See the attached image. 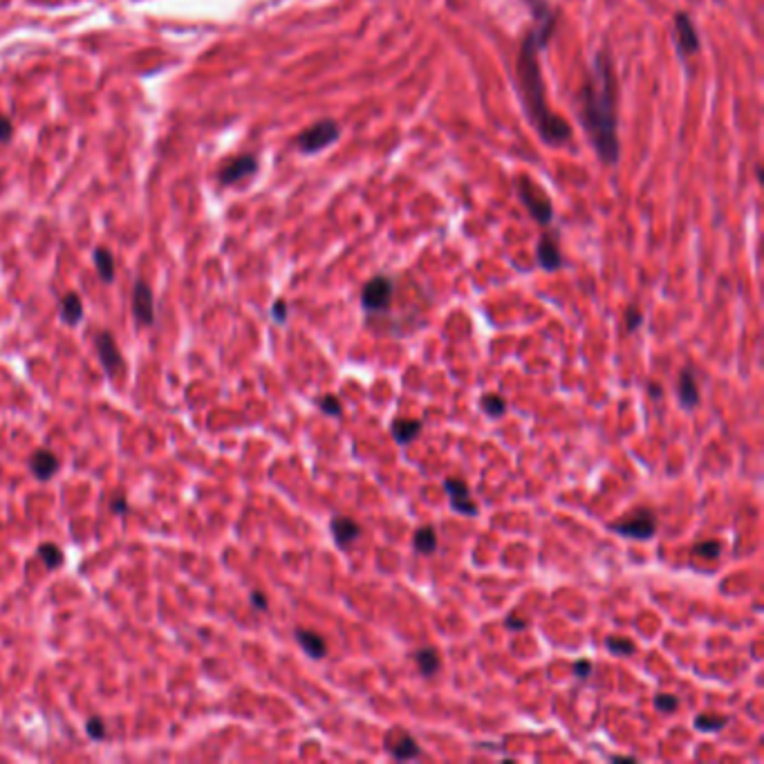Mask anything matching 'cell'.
Segmentation results:
<instances>
[{
	"mask_svg": "<svg viewBox=\"0 0 764 764\" xmlns=\"http://www.w3.org/2000/svg\"><path fill=\"white\" fill-rule=\"evenodd\" d=\"M533 27L524 36L516 63V83L520 92L524 113H527L531 126L540 135V139L549 146H560L572 137L570 124L563 117L554 115L545 99V83H542L538 54L547 47L551 34L556 27V16L547 0H531Z\"/></svg>",
	"mask_w": 764,
	"mask_h": 764,
	"instance_id": "6da1fadb",
	"label": "cell"
},
{
	"mask_svg": "<svg viewBox=\"0 0 764 764\" xmlns=\"http://www.w3.org/2000/svg\"><path fill=\"white\" fill-rule=\"evenodd\" d=\"M579 117L599 159L603 164L614 166L618 162V155H621L616 135V81L612 61L603 49L594 58L592 72L583 79Z\"/></svg>",
	"mask_w": 764,
	"mask_h": 764,
	"instance_id": "7a4b0ae2",
	"label": "cell"
},
{
	"mask_svg": "<svg viewBox=\"0 0 764 764\" xmlns=\"http://www.w3.org/2000/svg\"><path fill=\"white\" fill-rule=\"evenodd\" d=\"M516 193L520 202L524 205V209L529 211V216L536 220L540 224H549L551 218H554V207H551V200L547 198L545 193H542L533 180H527V177H520V180L516 182Z\"/></svg>",
	"mask_w": 764,
	"mask_h": 764,
	"instance_id": "3957f363",
	"label": "cell"
},
{
	"mask_svg": "<svg viewBox=\"0 0 764 764\" xmlns=\"http://www.w3.org/2000/svg\"><path fill=\"white\" fill-rule=\"evenodd\" d=\"M338 135H341V128H338V124L334 119H321V121L310 126L308 130H303L299 137H296V148L301 152H308V155H314V152L323 150L329 143H334L338 139Z\"/></svg>",
	"mask_w": 764,
	"mask_h": 764,
	"instance_id": "277c9868",
	"label": "cell"
},
{
	"mask_svg": "<svg viewBox=\"0 0 764 764\" xmlns=\"http://www.w3.org/2000/svg\"><path fill=\"white\" fill-rule=\"evenodd\" d=\"M610 529L630 540H650L657 533V516L652 513L650 509H639V511H634L627 520L612 522Z\"/></svg>",
	"mask_w": 764,
	"mask_h": 764,
	"instance_id": "5b68a950",
	"label": "cell"
},
{
	"mask_svg": "<svg viewBox=\"0 0 764 764\" xmlns=\"http://www.w3.org/2000/svg\"><path fill=\"white\" fill-rule=\"evenodd\" d=\"M390 301H393V280L388 276H375L361 292V305L366 312H384Z\"/></svg>",
	"mask_w": 764,
	"mask_h": 764,
	"instance_id": "8992f818",
	"label": "cell"
},
{
	"mask_svg": "<svg viewBox=\"0 0 764 764\" xmlns=\"http://www.w3.org/2000/svg\"><path fill=\"white\" fill-rule=\"evenodd\" d=\"M95 347H97V354H99V361L104 370L108 372L110 377H119L121 372L126 370V361L121 352H119V345L115 341V336L108 332V329H101L95 338Z\"/></svg>",
	"mask_w": 764,
	"mask_h": 764,
	"instance_id": "52a82bcc",
	"label": "cell"
},
{
	"mask_svg": "<svg viewBox=\"0 0 764 764\" xmlns=\"http://www.w3.org/2000/svg\"><path fill=\"white\" fill-rule=\"evenodd\" d=\"M675 40H677V52L679 56H691L699 49V34L695 30L691 16L686 12L675 14Z\"/></svg>",
	"mask_w": 764,
	"mask_h": 764,
	"instance_id": "ba28073f",
	"label": "cell"
},
{
	"mask_svg": "<svg viewBox=\"0 0 764 764\" xmlns=\"http://www.w3.org/2000/svg\"><path fill=\"white\" fill-rule=\"evenodd\" d=\"M132 314H135V319H137V323H141V325L155 323V299H152V290L143 283V280H137V283H135Z\"/></svg>",
	"mask_w": 764,
	"mask_h": 764,
	"instance_id": "9c48e42d",
	"label": "cell"
},
{
	"mask_svg": "<svg viewBox=\"0 0 764 764\" xmlns=\"http://www.w3.org/2000/svg\"><path fill=\"white\" fill-rule=\"evenodd\" d=\"M444 491L448 500H451V507L455 509L457 513H464V516H475L478 513V505L471 500V491H469V485L462 480V478H448L444 480Z\"/></svg>",
	"mask_w": 764,
	"mask_h": 764,
	"instance_id": "30bf717a",
	"label": "cell"
},
{
	"mask_svg": "<svg viewBox=\"0 0 764 764\" xmlns=\"http://www.w3.org/2000/svg\"><path fill=\"white\" fill-rule=\"evenodd\" d=\"M258 171V159L253 155H238L233 159H229V162L220 168V182L224 186L227 184H233V182H240L244 177H249Z\"/></svg>",
	"mask_w": 764,
	"mask_h": 764,
	"instance_id": "8fae6325",
	"label": "cell"
},
{
	"mask_svg": "<svg viewBox=\"0 0 764 764\" xmlns=\"http://www.w3.org/2000/svg\"><path fill=\"white\" fill-rule=\"evenodd\" d=\"M329 529H332L334 542L341 549H345L347 545H352V542L361 536V524L356 520H352V518H347V516H334L332 522H329Z\"/></svg>",
	"mask_w": 764,
	"mask_h": 764,
	"instance_id": "7c38bea8",
	"label": "cell"
},
{
	"mask_svg": "<svg viewBox=\"0 0 764 764\" xmlns=\"http://www.w3.org/2000/svg\"><path fill=\"white\" fill-rule=\"evenodd\" d=\"M536 258H538V265L545 271H558L563 267V256H560L554 235L545 233L540 238V242L536 247Z\"/></svg>",
	"mask_w": 764,
	"mask_h": 764,
	"instance_id": "4fadbf2b",
	"label": "cell"
},
{
	"mask_svg": "<svg viewBox=\"0 0 764 764\" xmlns=\"http://www.w3.org/2000/svg\"><path fill=\"white\" fill-rule=\"evenodd\" d=\"M30 471L34 473V478L47 482L58 471V457L47 448H38L30 457Z\"/></svg>",
	"mask_w": 764,
	"mask_h": 764,
	"instance_id": "5bb4252c",
	"label": "cell"
},
{
	"mask_svg": "<svg viewBox=\"0 0 764 764\" xmlns=\"http://www.w3.org/2000/svg\"><path fill=\"white\" fill-rule=\"evenodd\" d=\"M386 749L390 751V755H393L395 760H415L421 755L417 740L408 733H399L397 740L386 737Z\"/></svg>",
	"mask_w": 764,
	"mask_h": 764,
	"instance_id": "9a60e30c",
	"label": "cell"
},
{
	"mask_svg": "<svg viewBox=\"0 0 764 764\" xmlns=\"http://www.w3.org/2000/svg\"><path fill=\"white\" fill-rule=\"evenodd\" d=\"M294 636H296V641H299V646L308 652L312 659H323L327 655V643L319 632L299 627V630L294 632Z\"/></svg>",
	"mask_w": 764,
	"mask_h": 764,
	"instance_id": "2e32d148",
	"label": "cell"
},
{
	"mask_svg": "<svg viewBox=\"0 0 764 764\" xmlns=\"http://www.w3.org/2000/svg\"><path fill=\"white\" fill-rule=\"evenodd\" d=\"M677 393H679V402H682L684 408H695V406L699 404V388H697V381H695L691 368L682 370V375H679Z\"/></svg>",
	"mask_w": 764,
	"mask_h": 764,
	"instance_id": "e0dca14e",
	"label": "cell"
},
{
	"mask_svg": "<svg viewBox=\"0 0 764 764\" xmlns=\"http://www.w3.org/2000/svg\"><path fill=\"white\" fill-rule=\"evenodd\" d=\"M390 432H393V437L397 444H410V441L417 439V435L421 432V421L419 419H395L393 426H390Z\"/></svg>",
	"mask_w": 764,
	"mask_h": 764,
	"instance_id": "ac0fdd59",
	"label": "cell"
},
{
	"mask_svg": "<svg viewBox=\"0 0 764 764\" xmlns=\"http://www.w3.org/2000/svg\"><path fill=\"white\" fill-rule=\"evenodd\" d=\"M83 316V303L79 299V294H65L61 299V321L67 325H76Z\"/></svg>",
	"mask_w": 764,
	"mask_h": 764,
	"instance_id": "d6986e66",
	"label": "cell"
},
{
	"mask_svg": "<svg viewBox=\"0 0 764 764\" xmlns=\"http://www.w3.org/2000/svg\"><path fill=\"white\" fill-rule=\"evenodd\" d=\"M413 545L424 556L435 554V549H437V533H435V529H432L430 524H426V527H419L417 531H415Z\"/></svg>",
	"mask_w": 764,
	"mask_h": 764,
	"instance_id": "ffe728a7",
	"label": "cell"
},
{
	"mask_svg": "<svg viewBox=\"0 0 764 764\" xmlns=\"http://www.w3.org/2000/svg\"><path fill=\"white\" fill-rule=\"evenodd\" d=\"M415 661H417V668L424 677H432L439 670L441 661L435 648H421L415 652Z\"/></svg>",
	"mask_w": 764,
	"mask_h": 764,
	"instance_id": "44dd1931",
	"label": "cell"
},
{
	"mask_svg": "<svg viewBox=\"0 0 764 764\" xmlns=\"http://www.w3.org/2000/svg\"><path fill=\"white\" fill-rule=\"evenodd\" d=\"M95 267H97L104 283H113L115 280V258H113V253H110L108 249H104V247H99L95 251Z\"/></svg>",
	"mask_w": 764,
	"mask_h": 764,
	"instance_id": "7402d4cb",
	"label": "cell"
},
{
	"mask_svg": "<svg viewBox=\"0 0 764 764\" xmlns=\"http://www.w3.org/2000/svg\"><path fill=\"white\" fill-rule=\"evenodd\" d=\"M38 558L43 560V565L47 570H56V567L63 565V549L54 545V542H43V545H38Z\"/></svg>",
	"mask_w": 764,
	"mask_h": 764,
	"instance_id": "603a6c76",
	"label": "cell"
},
{
	"mask_svg": "<svg viewBox=\"0 0 764 764\" xmlns=\"http://www.w3.org/2000/svg\"><path fill=\"white\" fill-rule=\"evenodd\" d=\"M728 724L726 715H697L695 717V728L702 733H715L721 731Z\"/></svg>",
	"mask_w": 764,
	"mask_h": 764,
	"instance_id": "cb8c5ba5",
	"label": "cell"
},
{
	"mask_svg": "<svg viewBox=\"0 0 764 764\" xmlns=\"http://www.w3.org/2000/svg\"><path fill=\"white\" fill-rule=\"evenodd\" d=\"M605 646L616 657H632L636 652V646L630 639H625V636H607Z\"/></svg>",
	"mask_w": 764,
	"mask_h": 764,
	"instance_id": "d4e9b609",
	"label": "cell"
},
{
	"mask_svg": "<svg viewBox=\"0 0 764 764\" xmlns=\"http://www.w3.org/2000/svg\"><path fill=\"white\" fill-rule=\"evenodd\" d=\"M482 410H485L489 417H502L507 413V402L502 395H485L482 397Z\"/></svg>",
	"mask_w": 764,
	"mask_h": 764,
	"instance_id": "484cf974",
	"label": "cell"
},
{
	"mask_svg": "<svg viewBox=\"0 0 764 764\" xmlns=\"http://www.w3.org/2000/svg\"><path fill=\"white\" fill-rule=\"evenodd\" d=\"M316 404H319V408L323 410L325 415H329V417H341L343 406H341V399H338L336 395H325V397H321Z\"/></svg>",
	"mask_w": 764,
	"mask_h": 764,
	"instance_id": "4316f807",
	"label": "cell"
},
{
	"mask_svg": "<svg viewBox=\"0 0 764 764\" xmlns=\"http://www.w3.org/2000/svg\"><path fill=\"white\" fill-rule=\"evenodd\" d=\"M693 554L695 556H702V558H719L721 554V542L717 540H704V542H697V545L693 547Z\"/></svg>",
	"mask_w": 764,
	"mask_h": 764,
	"instance_id": "83f0119b",
	"label": "cell"
},
{
	"mask_svg": "<svg viewBox=\"0 0 764 764\" xmlns=\"http://www.w3.org/2000/svg\"><path fill=\"white\" fill-rule=\"evenodd\" d=\"M86 733H88V737H92V740H95V742L106 740V735H108V731H106V721L101 719L99 715H92V717L86 721Z\"/></svg>",
	"mask_w": 764,
	"mask_h": 764,
	"instance_id": "f1b7e54d",
	"label": "cell"
},
{
	"mask_svg": "<svg viewBox=\"0 0 764 764\" xmlns=\"http://www.w3.org/2000/svg\"><path fill=\"white\" fill-rule=\"evenodd\" d=\"M641 321H643L641 310L634 308V305H630V308L625 310V332H634V329H639Z\"/></svg>",
	"mask_w": 764,
	"mask_h": 764,
	"instance_id": "f546056e",
	"label": "cell"
},
{
	"mask_svg": "<svg viewBox=\"0 0 764 764\" xmlns=\"http://www.w3.org/2000/svg\"><path fill=\"white\" fill-rule=\"evenodd\" d=\"M655 706H657V710H661V713H673V710L679 706V699L675 697V695L661 693V695H657Z\"/></svg>",
	"mask_w": 764,
	"mask_h": 764,
	"instance_id": "4dcf8cb0",
	"label": "cell"
},
{
	"mask_svg": "<svg viewBox=\"0 0 764 764\" xmlns=\"http://www.w3.org/2000/svg\"><path fill=\"white\" fill-rule=\"evenodd\" d=\"M271 316H274L276 323H285L287 321V303L283 299L274 303V308H271Z\"/></svg>",
	"mask_w": 764,
	"mask_h": 764,
	"instance_id": "1f68e13d",
	"label": "cell"
},
{
	"mask_svg": "<svg viewBox=\"0 0 764 764\" xmlns=\"http://www.w3.org/2000/svg\"><path fill=\"white\" fill-rule=\"evenodd\" d=\"M574 673H576V677L588 679L592 675V661H588V659L576 661V664H574Z\"/></svg>",
	"mask_w": 764,
	"mask_h": 764,
	"instance_id": "d6a6232c",
	"label": "cell"
},
{
	"mask_svg": "<svg viewBox=\"0 0 764 764\" xmlns=\"http://www.w3.org/2000/svg\"><path fill=\"white\" fill-rule=\"evenodd\" d=\"M249 601H251V605L256 607V610H260V612H265V610L269 607V603H267V597L262 592H251V597H249Z\"/></svg>",
	"mask_w": 764,
	"mask_h": 764,
	"instance_id": "836d02e7",
	"label": "cell"
},
{
	"mask_svg": "<svg viewBox=\"0 0 764 764\" xmlns=\"http://www.w3.org/2000/svg\"><path fill=\"white\" fill-rule=\"evenodd\" d=\"M505 625L509 627V630H527L529 627V623L524 621V618H518V616H507V621H505Z\"/></svg>",
	"mask_w": 764,
	"mask_h": 764,
	"instance_id": "e575fe53",
	"label": "cell"
},
{
	"mask_svg": "<svg viewBox=\"0 0 764 764\" xmlns=\"http://www.w3.org/2000/svg\"><path fill=\"white\" fill-rule=\"evenodd\" d=\"M110 509H113V513L124 516V513H128V502H126L124 498H115L113 502H110Z\"/></svg>",
	"mask_w": 764,
	"mask_h": 764,
	"instance_id": "d590c367",
	"label": "cell"
},
{
	"mask_svg": "<svg viewBox=\"0 0 764 764\" xmlns=\"http://www.w3.org/2000/svg\"><path fill=\"white\" fill-rule=\"evenodd\" d=\"M12 137V121L7 117H0V141H7Z\"/></svg>",
	"mask_w": 764,
	"mask_h": 764,
	"instance_id": "8d00e7d4",
	"label": "cell"
},
{
	"mask_svg": "<svg viewBox=\"0 0 764 764\" xmlns=\"http://www.w3.org/2000/svg\"><path fill=\"white\" fill-rule=\"evenodd\" d=\"M650 395L652 397H661V395H664V390H661L659 384H655V381H652V384H650Z\"/></svg>",
	"mask_w": 764,
	"mask_h": 764,
	"instance_id": "74e56055",
	"label": "cell"
},
{
	"mask_svg": "<svg viewBox=\"0 0 764 764\" xmlns=\"http://www.w3.org/2000/svg\"><path fill=\"white\" fill-rule=\"evenodd\" d=\"M612 760H614V762H636L634 755H630V758H623V755H614Z\"/></svg>",
	"mask_w": 764,
	"mask_h": 764,
	"instance_id": "f35d334b",
	"label": "cell"
}]
</instances>
